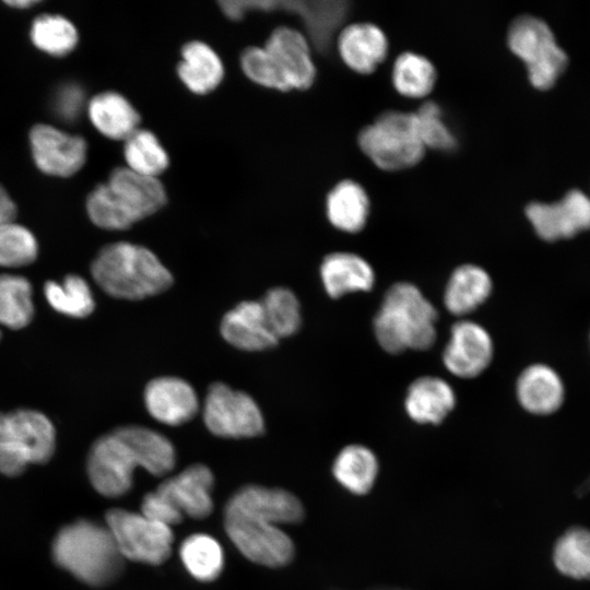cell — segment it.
<instances>
[{
    "label": "cell",
    "instance_id": "cell-1",
    "mask_svg": "<svg viewBox=\"0 0 590 590\" xmlns=\"http://www.w3.org/2000/svg\"><path fill=\"white\" fill-rule=\"evenodd\" d=\"M305 510L293 493L249 484L237 489L224 507V529L237 550L261 566L279 568L292 562L295 546L279 528L303 520Z\"/></svg>",
    "mask_w": 590,
    "mask_h": 590
},
{
    "label": "cell",
    "instance_id": "cell-2",
    "mask_svg": "<svg viewBox=\"0 0 590 590\" xmlns=\"http://www.w3.org/2000/svg\"><path fill=\"white\" fill-rule=\"evenodd\" d=\"M175 462L176 452L167 437L144 426L128 425L95 440L87 455L86 471L97 493L117 498L132 488L137 468L163 476Z\"/></svg>",
    "mask_w": 590,
    "mask_h": 590
},
{
    "label": "cell",
    "instance_id": "cell-3",
    "mask_svg": "<svg viewBox=\"0 0 590 590\" xmlns=\"http://www.w3.org/2000/svg\"><path fill=\"white\" fill-rule=\"evenodd\" d=\"M167 201L163 182L127 166L114 168L86 198L91 222L103 229L123 231L161 210Z\"/></svg>",
    "mask_w": 590,
    "mask_h": 590
},
{
    "label": "cell",
    "instance_id": "cell-4",
    "mask_svg": "<svg viewBox=\"0 0 590 590\" xmlns=\"http://www.w3.org/2000/svg\"><path fill=\"white\" fill-rule=\"evenodd\" d=\"M54 562L91 587H106L122 574L125 558L106 524L78 519L56 534Z\"/></svg>",
    "mask_w": 590,
    "mask_h": 590
},
{
    "label": "cell",
    "instance_id": "cell-5",
    "mask_svg": "<svg viewBox=\"0 0 590 590\" xmlns=\"http://www.w3.org/2000/svg\"><path fill=\"white\" fill-rule=\"evenodd\" d=\"M95 283L108 295L139 300L173 284L169 270L149 248L129 241L104 246L91 264Z\"/></svg>",
    "mask_w": 590,
    "mask_h": 590
},
{
    "label": "cell",
    "instance_id": "cell-6",
    "mask_svg": "<svg viewBox=\"0 0 590 590\" xmlns=\"http://www.w3.org/2000/svg\"><path fill=\"white\" fill-rule=\"evenodd\" d=\"M437 311L420 288L408 282L392 285L374 320L381 349L390 354L427 350L436 340Z\"/></svg>",
    "mask_w": 590,
    "mask_h": 590
},
{
    "label": "cell",
    "instance_id": "cell-7",
    "mask_svg": "<svg viewBox=\"0 0 590 590\" xmlns=\"http://www.w3.org/2000/svg\"><path fill=\"white\" fill-rule=\"evenodd\" d=\"M364 154L384 170H400L417 164L425 152L414 113L387 110L358 133Z\"/></svg>",
    "mask_w": 590,
    "mask_h": 590
},
{
    "label": "cell",
    "instance_id": "cell-8",
    "mask_svg": "<svg viewBox=\"0 0 590 590\" xmlns=\"http://www.w3.org/2000/svg\"><path fill=\"white\" fill-rule=\"evenodd\" d=\"M507 42L510 50L526 63L529 80L536 88H550L566 68L565 51L548 25L538 17H517L510 24Z\"/></svg>",
    "mask_w": 590,
    "mask_h": 590
},
{
    "label": "cell",
    "instance_id": "cell-9",
    "mask_svg": "<svg viewBox=\"0 0 590 590\" xmlns=\"http://www.w3.org/2000/svg\"><path fill=\"white\" fill-rule=\"evenodd\" d=\"M105 520L125 559L160 565L170 556L174 542L170 527L122 508L109 509Z\"/></svg>",
    "mask_w": 590,
    "mask_h": 590
},
{
    "label": "cell",
    "instance_id": "cell-10",
    "mask_svg": "<svg viewBox=\"0 0 590 590\" xmlns=\"http://www.w3.org/2000/svg\"><path fill=\"white\" fill-rule=\"evenodd\" d=\"M206 428L223 438H249L262 434L264 421L256 401L246 392L215 382L203 404Z\"/></svg>",
    "mask_w": 590,
    "mask_h": 590
},
{
    "label": "cell",
    "instance_id": "cell-11",
    "mask_svg": "<svg viewBox=\"0 0 590 590\" xmlns=\"http://www.w3.org/2000/svg\"><path fill=\"white\" fill-rule=\"evenodd\" d=\"M286 11L296 13L305 28L309 43L326 51L333 36L341 27L349 13L346 1H231L229 16L238 21L250 11Z\"/></svg>",
    "mask_w": 590,
    "mask_h": 590
},
{
    "label": "cell",
    "instance_id": "cell-12",
    "mask_svg": "<svg viewBox=\"0 0 590 590\" xmlns=\"http://www.w3.org/2000/svg\"><path fill=\"white\" fill-rule=\"evenodd\" d=\"M56 430L51 421L32 409L0 413V449L27 464H44L54 456Z\"/></svg>",
    "mask_w": 590,
    "mask_h": 590
},
{
    "label": "cell",
    "instance_id": "cell-13",
    "mask_svg": "<svg viewBox=\"0 0 590 590\" xmlns=\"http://www.w3.org/2000/svg\"><path fill=\"white\" fill-rule=\"evenodd\" d=\"M32 157L37 168L49 176L71 177L85 164L87 143L52 125L36 123L28 133Z\"/></svg>",
    "mask_w": 590,
    "mask_h": 590
},
{
    "label": "cell",
    "instance_id": "cell-14",
    "mask_svg": "<svg viewBox=\"0 0 590 590\" xmlns=\"http://www.w3.org/2000/svg\"><path fill=\"white\" fill-rule=\"evenodd\" d=\"M526 214L542 239L570 238L590 228V198L574 189L554 203H530Z\"/></svg>",
    "mask_w": 590,
    "mask_h": 590
},
{
    "label": "cell",
    "instance_id": "cell-15",
    "mask_svg": "<svg viewBox=\"0 0 590 590\" xmlns=\"http://www.w3.org/2000/svg\"><path fill=\"white\" fill-rule=\"evenodd\" d=\"M287 91L306 90L316 79L311 45L306 35L288 26L275 28L263 45Z\"/></svg>",
    "mask_w": 590,
    "mask_h": 590
},
{
    "label": "cell",
    "instance_id": "cell-16",
    "mask_svg": "<svg viewBox=\"0 0 590 590\" xmlns=\"http://www.w3.org/2000/svg\"><path fill=\"white\" fill-rule=\"evenodd\" d=\"M493 352L492 338L481 324L460 320L451 327L442 362L452 375L473 378L489 365Z\"/></svg>",
    "mask_w": 590,
    "mask_h": 590
},
{
    "label": "cell",
    "instance_id": "cell-17",
    "mask_svg": "<svg viewBox=\"0 0 590 590\" xmlns=\"http://www.w3.org/2000/svg\"><path fill=\"white\" fill-rule=\"evenodd\" d=\"M214 475L210 468L197 463L163 481L156 491L179 511L182 517L203 519L214 508L212 492Z\"/></svg>",
    "mask_w": 590,
    "mask_h": 590
},
{
    "label": "cell",
    "instance_id": "cell-18",
    "mask_svg": "<svg viewBox=\"0 0 590 590\" xmlns=\"http://www.w3.org/2000/svg\"><path fill=\"white\" fill-rule=\"evenodd\" d=\"M144 403L156 421L177 426L190 421L199 410L192 386L178 377H157L144 390Z\"/></svg>",
    "mask_w": 590,
    "mask_h": 590
},
{
    "label": "cell",
    "instance_id": "cell-19",
    "mask_svg": "<svg viewBox=\"0 0 590 590\" xmlns=\"http://www.w3.org/2000/svg\"><path fill=\"white\" fill-rule=\"evenodd\" d=\"M337 47L341 59L350 69L368 74L386 59L388 39L375 24L353 23L339 32Z\"/></svg>",
    "mask_w": 590,
    "mask_h": 590
},
{
    "label": "cell",
    "instance_id": "cell-20",
    "mask_svg": "<svg viewBox=\"0 0 590 590\" xmlns=\"http://www.w3.org/2000/svg\"><path fill=\"white\" fill-rule=\"evenodd\" d=\"M221 334L231 345L244 351H262L278 344L259 300H244L227 311L221 321Z\"/></svg>",
    "mask_w": 590,
    "mask_h": 590
},
{
    "label": "cell",
    "instance_id": "cell-21",
    "mask_svg": "<svg viewBox=\"0 0 590 590\" xmlns=\"http://www.w3.org/2000/svg\"><path fill=\"white\" fill-rule=\"evenodd\" d=\"M91 123L104 137L125 141L140 125L141 117L132 103L115 91L94 95L86 105Z\"/></svg>",
    "mask_w": 590,
    "mask_h": 590
},
{
    "label": "cell",
    "instance_id": "cell-22",
    "mask_svg": "<svg viewBox=\"0 0 590 590\" xmlns=\"http://www.w3.org/2000/svg\"><path fill=\"white\" fill-rule=\"evenodd\" d=\"M456 405V393L444 379L424 376L408 389L404 406L408 415L420 424H439Z\"/></svg>",
    "mask_w": 590,
    "mask_h": 590
},
{
    "label": "cell",
    "instance_id": "cell-23",
    "mask_svg": "<svg viewBox=\"0 0 590 590\" xmlns=\"http://www.w3.org/2000/svg\"><path fill=\"white\" fill-rule=\"evenodd\" d=\"M176 71L179 80L192 93L205 95L223 81L224 66L217 52L206 43L190 40L180 50Z\"/></svg>",
    "mask_w": 590,
    "mask_h": 590
},
{
    "label": "cell",
    "instance_id": "cell-24",
    "mask_svg": "<svg viewBox=\"0 0 590 590\" xmlns=\"http://www.w3.org/2000/svg\"><path fill=\"white\" fill-rule=\"evenodd\" d=\"M320 275L328 295L332 298L347 293L369 291L375 283L371 266L352 252H332L324 257Z\"/></svg>",
    "mask_w": 590,
    "mask_h": 590
},
{
    "label": "cell",
    "instance_id": "cell-25",
    "mask_svg": "<svg viewBox=\"0 0 590 590\" xmlns=\"http://www.w3.org/2000/svg\"><path fill=\"white\" fill-rule=\"evenodd\" d=\"M517 397L527 411L539 415L551 414L563 403L564 387L551 367L535 364L520 374Z\"/></svg>",
    "mask_w": 590,
    "mask_h": 590
},
{
    "label": "cell",
    "instance_id": "cell-26",
    "mask_svg": "<svg viewBox=\"0 0 590 590\" xmlns=\"http://www.w3.org/2000/svg\"><path fill=\"white\" fill-rule=\"evenodd\" d=\"M492 288V279L483 268L462 264L449 278L444 304L452 315L464 316L481 306L489 297Z\"/></svg>",
    "mask_w": 590,
    "mask_h": 590
},
{
    "label": "cell",
    "instance_id": "cell-27",
    "mask_svg": "<svg viewBox=\"0 0 590 590\" xmlns=\"http://www.w3.org/2000/svg\"><path fill=\"white\" fill-rule=\"evenodd\" d=\"M326 212L335 228L357 233L364 228L368 219V196L358 182L351 179L342 180L328 193Z\"/></svg>",
    "mask_w": 590,
    "mask_h": 590
},
{
    "label": "cell",
    "instance_id": "cell-28",
    "mask_svg": "<svg viewBox=\"0 0 590 590\" xmlns=\"http://www.w3.org/2000/svg\"><path fill=\"white\" fill-rule=\"evenodd\" d=\"M376 455L366 446H345L335 457L332 473L338 483L354 495H366L378 476Z\"/></svg>",
    "mask_w": 590,
    "mask_h": 590
},
{
    "label": "cell",
    "instance_id": "cell-29",
    "mask_svg": "<svg viewBox=\"0 0 590 590\" xmlns=\"http://www.w3.org/2000/svg\"><path fill=\"white\" fill-rule=\"evenodd\" d=\"M179 556L187 571L201 582H211L224 569V552L211 535L194 533L186 538L179 547Z\"/></svg>",
    "mask_w": 590,
    "mask_h": 590
},
{
    "label": "cell",
    "instance_id": "cell-30",
    "mask_svg": "<svg viewBox=\"0 0 590 590\" xmlns=\"http://www.w3.org/2000/svg\"><path fill=\"white\" fill-rule=\"evenodd\" d=\"M33 287L19 274H0V327L20 330L34 317Z\"/></svg>",
    "mask_w": 590,
    "mask_h": 590
},
{
    "label": "cell",
    "instance_id": "cell-31",
    "mask_svg": "<svg viewBox=\"0 0 590 590\" xmlns=\"http://www.w3.org/2000/svg\"><path fill=\"white\" fill-rule=\"evenodd\" d=\"M44 294L49 306L67 317L84 318L95 308L88 283L78 274H68L61 282H46Z\"/></svg>",
    "mask_w": 590,
    "mask_h": 590
},
{
    "label": "cell",
    "instance_id": "cell-32",
    "mask_svg": "<svg viewBox=\"0 0 590 590\" xmlns=\"http://www.w3.org/2000/svg\"><path fill=\"white\" fill-rule=\"evenodd\" d=\"M126 166L140 175L158 178L169 165V156L158 138L138 128L123 141Z\"/></svg>",
    "mask_w": 590,
    "mask_h": 590
},
{
    "label": "cell",
    "instance_id": "cell-33",
    "mask_svg": "<svg viewBox=\"0 0 590 590\" xmlns=\"http://www.w3.org/2000/svg\"><path fill=\"white\" fill-rule=\"evenodd\" d=\"M30 37L35 47L54 57L70 54L79 42L75 25L66 16L54 13L36 16L31 25Z\"/></svg>",
    "mask_w": 590,
    "mask_h": 590
},
{
    "label": "cell",
    "instance_id": "cell-34",
    "mask_svg": "<svg viewBox=\"0 0 590 590\" xmlns=\"http://www.w3.org/2000/svg\"><path fill=\"white\" fill-rule=\"evenodd\" d=\"M437 73L426 57L413 51L398 56L392 68V83L403 96L421 98L428 95L435 86Z\"/></svg>",
    "mask_w": 590,
    "mask_h": 590
},
{
    "label": "cell",
    "instance_id": "cell-35",
    "mask_svg": "<svg viewBox=\"0 0 590 590\" xmlns=\"http://www.w3.org/2000/svg\"><path fill=\"white\" fill-rule=\"evenodd\" d=\"M553 562L564 576L590 579V531L582 527L569 528L554 545Z\"/></svg>",
    "mask_w": 590,
    "mask_h": 590
},
{
    "label": "cell",
    "instance_id": "cell-36",
    "mask_svg": "<svg viewBox=\"0 0 590 590\" xmlns=\"http://www.w3.org/2000/svg\"><path fill=\"white\" fill-rule=\"evenodd\" d=\"M269 329L279 340L294 334L300 326V307L296 295L288 288L269 290L259 300Z\"/></svg>",
    "mask_w": 590,
    "mask_h": 590
},
{
    "label": "cell",
    "instance_id": "cell-37",
    "mask_svg": "<svg viewBox=\"0 0 590 590\" xmlns=\"http://www.w3.org/2000/svg\"><path fill=\"white\" fill-rule=\"evenodd\" d=\"M38 256L35 235L15 220L0 224V267L15 269L33 263Z\"/></svg>",
    "mask_w": 590,
    "mask_h": 590
},
{
    "label": "cell",
    "instance_id": "cell-38",
    "mask_svg": "<svg viewBox=\"0 0 590 590\" xmlns=\"http://www.w3.org/2000/svg\"><path fill=\"white\" fill-rule=\"evenodd\" d=\"M418 137L425 150L453 151L458 141L442 117L440 106L432 101L425 102L415 113Z\"/></svg>",
    "mask_w": 590,
    "mask_h": 590
},
{
    "label": "cell",
    "instance_id": "cell-39",
    "mask_svg": "<svg viewBox=\"0 0 590 590\" xmlns=\"http://www.w3.org/2000/svg\"><path fill=\"white\" fill-rule=\"evenodd\" d=\"M239 63L245 75L253 83L281 92L287 87L263 46H250L243 50Z\"/></svg>",
    "mask_w": 590,
    "mask_h": 590
},
{
    "label": "cell",
    "instance_id": "cell-40",
    "mask_svg": "<svg viewBox=\"0 0 590 590\" xmlns=\"http://www.w3.org/2000/svg\"><path fill=\"white\" fill-rule=\"evenodd\" d=\"M141 514L170 528L179 524L184 519L182 515L156 489L144 495L141 502Z\"/></svg>",
    "mask_w": 590,
    "mask_h": 590
},
{
    "label": "cell",
    "instance_id": "cell-41",
    "mask_svg": "<svg viewBox=\"0 0 590 590\" xmlns=\"http://www.w3.org/2000/svg\"><path fill=\"white\" fill-rule=\"evenodd\" d=\"M84 104V93L74 84L62 86L56 95V110L68 120L75 119L81 114Z\"/></svg>",
    "mask_w": 590,
    "mask_h": 590
},
{
    "label": "cell",
    "instance_id": "cell-42",
    "mask_svg": "<svg viewBox=\"0 0 590 590\" xmlns=\"http://www.w3.org/2000/svg\"><path fill=\"white\" fill-rule=\"evenodd\" d=\"M27 463L19 457L0 449V473L15 477L23 474L27 468Z\"/></svg>",
    "mask_w": 590,
    "mask_h": 590
},
{
    "label": "cell",
    "instance_id": "cell-43",
    "mask_svg": "<svg viewBox=\"0 0 590 590\" xmlns=\"http://www.w3.org/2000/svg\"><path fill=\"white\" fill-rule=\"evenodd\" d=\"M17 209L5 188L0 185V224L14 221Z\"/></svg>",
    "mask_w": 590,
    "mask_h": 590
},
{
    "label": "cell",
    "instance_id": "cell-44",
    "mask_svg": "<svg viewBox=\"0 0 590 590\" xmlns=\"http://www.w3.org/2000/svg\"><path fill=\"white\" fill-rule=\"evenodd\" d=\"M37 2L38 1H33V0L5 1V3L8 5L19 8V9L30 8V7L34 5V4H36Z\"/></svg>",
    "mask_w": 590,
    "mask_h": 590
},
{
    "label": "cell",
    "instance_id": "cell-45",
    "mask_svg": "<svg viewBox=\"0 0 590 590\" xmlns=\"http://www.w3.org/2000/svg\"><path fill=\"white\" fill-rule=\"evenodd\" d=\"M377 590H403V589H392V588H386V589H377Z\"/></svg>",
    "mask_w": 590,
    "mask_h": 590
},
{
    "label": "cell",
    "instance_id": "cell-46",
    "mask_svg": "<svg viewBox=\"0 0 590 590\" xmlns=\"http://www.w3.org/2000/svg\"><path fill=\"white\" fill-rule=\"evenodd\" d=\"M0 339H1V331H0Z\"/></svg>",
    "mask_w": 590,
    "mask_h": 590
}]
</instances>
